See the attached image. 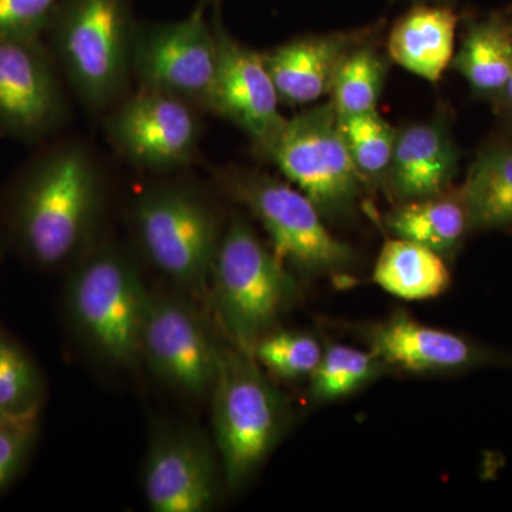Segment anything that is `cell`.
Masks as SVG:
<instances>
[{
    "mask_svg": "<svg viewBox=\"0 0 512 512\" xmlns=\"http://www.w3.org/2000/svg\"><path fill=\"white\" fill-rule=\"evenodd\" d=\"M104 181L96 158L77 141L39 154L10 191L6 225L20 254L45 271L73 268L96 247Z\"/></svg>",
    "mask_w": 512,
    "mask_h": 512,
    "instance_id": "1",
    "label": "cell"
},
{
    "mask_svg": "<svg viewBox=\"0 0 512 512\" xmlns=\"http://www.w3.org/2000/svg\"><path fill=\"white\" fill-rule=\"evenodd\" d=\"M148 298L150 289L133 259L114 245H96L73 266L66 311L94 357L116 369H133L143 363Z\"/></svg>",
    "mask_w": 512,
    "mask_h": 512,
    "instance_id": "2",
    "label": "cell"
},
{
    "mask_svg": "<svg viewBox=\"0 0 512 512\" xmlns=\"http://www.w3.org/2000/svg\"><path fill=\"white\" fill-rule=\"evenodd\" d=\"M50 29V53L76 96L109 111L130 89L137 26L127 0H63Z\"/></svg>",
    "mask_w": 512,
    "mask_h": 512,
    "instance_id": "3",
    "label": "cell"
},
{
    "mask_svg": "<svg viewBox=\"0 0 512 512\" xmlns=\"http://www.w3.org/2000/svg\"><path fill=\"white\" fill-rule=\"evenodd\" d=\"M210 397L222 476L231 490H239L284 437L291 407L252 352L232 343L221 349Z\"/></svg>",
    "mask_w": 512,
    "mask_h": 512,
    "instance_id": "4",
    "label": "cell"
},
{
    "mask_svg": "<svg viewBox=\"0 0 512 512\" xmlns=\"http://www.w3.org/2000/svg\"><path fill=\"white\" fill-rule=\"evenodd\" d=\"M131 227L147 264L177 291L191 298L210 291L222 231L198 188L180 180L147 187L133 202Z\"/></svg>",
    "mask_w": 512,
    "mask_h": 512,
    "instance_id": "5",
    "label": "cell"
},
{
    "mask_svg": "<svg viewBox=\"0 0 512 512\" xmlns=\"http://www.w3.org/2000/svg\"><path fill=\"white\" fill-rule=\"evenodd\" d=\"M210 289L229 342L248 352L276 329L298 295L291 269L238 217L222 232Z\"/></svg>",
    "mask_w": 512,
    "mask_h": 512,
    "instance_id": "6",
    "label": "cell"
},
{
    "mask_svg": "<svg viewBox=\"0 0 512 512\" xmlns=\"http://www.w3.org/2000/svg\"><path fill=\"white\" fill-rule=\"evenodd\" d=\"M221 183L261 222L272 252L291 271L343 275L355 265V252L336 238L318 207L302 191L271 175L224 171Z\"/></svg>",
    "mask_w": 512,
    "mask_h": 512,
    "instance_id": "7",
    "label": "cell"
},
{
    "mask_svg": "<svg viewBox=\"0 0 512 512\" xmlns=\"http://www.w3.org/2000/svg\"><path fill=\"white\" fill-rule=\"evenodd\" d=\"M265 156L326 218L348 217L365 187L332 103L286 119Z\"/></svg>",
    "mask_w": 512,
    "mask_h": 512,
    "instance_id": "8",
    "label": "cell"
},
{
    "mask_svg": "<svg viewBox=\"0 0 512 512\" xmlns=\"http://www.w3.org/2000/svg\"><path fill=\"white\" fill-rule=\"evenodd\" d=\"M221 349L191 296L150 291L141 357L165 386L191 399L211 396Z\"/></svg>",
    "mask_w": 512,
    "mask_h": 512,
    "instance_id": "9",
    "label": "cell"
},
{
    "mask_svg": "<svg viewBox=\"0 0 512 512\" xmlns=\"http://www.w3.org/2000/svg\"><path fill=\"white\" fill-rule=\"evenodd\" d=\"M218 66V39L202 6L177 22L137 26L133 80L207 110Z\"/></svg>",
    "mask_w": 512,
    "mask_h": 512,
    "instance_id": "10",
    "label": "cell"
},
{
    "mask_svg": "<svg viewBox=\"0 0 512 512\" xmlns=\"http://www.w3.org/2000/svg\"><path fill=\"white\" fill-rule=\"evenodd\" d=\"M198 110L188 101L137 87L106 111L107 136L137 167L173 173L197 157L202 128Z\"/></svg>",
    "mask_w": 512,
    "mask_h": 512,
    "instance_id": "11",
    "label": "cell"
},
{
    "mask_svg": "<svg viewBox=\"0 0 512 512\" xmlns=\"http://www.w3.org/2000/svg\"><path fill=\"white\" fill-rule=\"evenodd\" d=\"M220 466L200 431L180 424L153 426L143 490L154 512H207L220 495Z\"/></svg>",
    "mask_w": 512,
    "mask_h": 512,
    "instance_id": "12",
    "label": "cell"
},
{
    "mask_svg": "<svg viewBox=\"0 0 512 512\" xmlns=\"http://www.w3.org/2000/svg\"><path fill=\"white\" fill-rule=\"evenodd\" d=\"M64 117L59 67L40 37L0 39V137L40 140Z\"/></svg>",
    "mask_w": 512,
    "mask_h": 512,
    "instance_id": "13",
    "label": "cell"
},
{
    "mask_svg": "<svg viewBox=\"0 0 512 512\" xmlns=\"http://www.w3.org/2000/svg\"><path fill=\"white\" fill-rule=\"evenodd\" d=\"M218 66L207 110L241 128L265 154L284 128L278 92L266 67L264 53L237 42L221 20L214 19Z\"/></svg>",
    "mask_w": 512,
    "mask_h": 512,
    "instance_id": "14",
    "label": "cell"
},
{
    "mask_svg": "<svg viewBox=\"0 0 512 512\" xmlns=\"http://www.w3.org/2000/svg\"><path fill=\"white\" fill-rule=\"evenodd\" d=\"M362 336L387 370L412 375L466 372L495 360L490 350L457 333L424 325L406 312L367 326Z\"/></svg>",
    "mask_w": 512,
    "mask_h": 512,
    "instance_id": "15",
    "label": "cell"
},
{
    "mask_svg": "<svg viewBox=\"0 0 512 512\" xmlns=\"http://www.w3.org/2000/svg\"><path fill=\"white\" fill-rule=\"evenodd\" d=\"M362 42L359 33H329L298 37L264 53L281 103L311 104L329 94L343 59Z\"/></svg>",
    "mask_w": 512,
    "mask_h": 512,
    "instance_id": "16",
    "label": "cell"
},
{
    "mask_svg": "<svg viewBox=\"0 0 512 512\" xmlns=\"http://www.w3.org/2000/svg\"><path fill=\"white\" fill-rule=\"evenodd\" d=\"M457 151L439 123L413 124L397 131L384 184L399 202L436 197L450 190L457 173Z\"/></svg>",
    "mask_w": 512,
    "mask_h": 512,
    "instance_id": "17",
    "label": "cell"
},
{
    "mask_svg": "<svg viewBox=\"0 0 512 512\" xmlns=\"http://www.w3.org/2000/svg\"><path fill=\"white\" fill-rule=\"evenodd\" d=\"M457 15L440 6H417L390 32V59L407 72L437 83L453 62Z\"/></svg>",
    "mask_w": 512,
    "mask_h": 512,
    "instance_id": "18",
    "label": "cell"
},
{
    "mask_svg": "<svg viewBox=\"0 0 512 512\" xmlns=\"http://www.w3.org/2000/svg\"><path fill=\"white\" fill-rule=\"evenodd\" d=\"M373 281L396 298L419 302L446 293L451 274L444 256L417 242L394 237L384 242Z\"/></svg>",
    "mask_w": 512,
    "mask_h": 512,
    "instance_id": "19",
    "label": "cell"
},
{
    "mask_svg": "<svg viewBox=\"0 0 512 512\" xmlns=\"http://www.w3.org/2000/svg\"><path fill=\"white\" fill-rule=\"evenodd\" d=\"M386 225L394 237L417 242L441 256L456 251L470 231L460 191L399 202L387 215Z\"/></svg>",
    "mask_w": 512,
    "mask_h": 512,
    "instance_id": "20",
    "label": "cell"
},
{
    "mask_svg": "<svg viewBox=\"0 0 512 512\" xmlns=\"http://www.w3.org/2000/svg\"><path fill=\"white\" fill-rule=\"evenodd\" d=\"M470 229L512 227V147H495L477 158L461 187Z\"/></svg>",
    "mask_w": 512,
    "mask_h": 512,
    "instance_id": "21",
    "label": "cell"
},
{
    "mask_svg": "<svg viewBox=\"0 0 512 512\" xmlns=\"http://www.w3.org/2000/svg\"><path fill=\"white\" fill-rule=\"evenodd\" d=\"M451 63L476 92L501 94L512 70V30L497 20L471 26Z\"/></svg>",
    "mask_w": 512,
    "mask_h": 512,
    "instance_id": "22",
    "label": "cell"
},
{
    "mask_svg": "<svg viewBox=\"0 0 512 512\" xmlns=\"http://www.w3.org/2000/svg\"><path fill=\"white\" fill-rule=\"evenodd\" d=\"M386 370L372 350L333 343L323 349L319 365L309 377V397L315 403L342 399L379 379Z\"/></svg>",
    "mask_w": 512,
    "mask_h": 512,
    "instance_id": "23",
    "label": "cell"
},
{
    "mask_svg": "<svg viewBox=\"0 0 512 512\" xmlns=\"http://www.w3.org/2000/svg\"><path fill=\"white\" fill-rule=\"evenodd\" d=\"M386 76V59L375 47L365 42L353 47L340 64L330 90V103L339 117L377 111Z\"/></svg>",
    "mask_w": 512,
    "mask_h": 512,
    "instance_id": "24",
    "label": "cell"
},
{
    "mask_svg": "<svg viewBox=\"0 0 512 512\" xmlns=\"http://www.w3.org/2000/svg\"><path fill=\"white\" fill-rule=\"evenodd\" d=\"M45 380L35 360L0 329V413L12 419L39 417Z\"/></svg>",
    "mask_w": 512,
    "mask_h": 512,
    "instance_id": "25",
    "label": "cell"
},
{
    "mask_svg": "<svg viewBox=\"0 0 512 512\" xmlns=\"http://www.w3.org/2000/svg\"><path fill=\"white\" fill-rule=\"evenodd\" d=\"M343 137L366 184H382L392 163L397 131L377 111L340 117Z\"/></svg>",
    "mask_w": 512,
    "mask_h": 512,
    "instance_id": "26",
    "label": "cell"
},
{
    "mask_svg": "<svg viewBox=\"0 0 512 512\" xmlns=\"http://www.w3.org/2000/svg\"><path fill=\"white\" fill-rule=\"evenodd\" d=\"M323 348L309 333L274 329L256 342L252 355L271 377L298 380L311 377Z\"/></svg>",
    "mask_w": 512,
    "mask_h": 512,
    "instance_id": "27",
    "label": "cell"
},
{
    "mask_svg": "<svg viewBox=\"0 0 512 512\" xmlns=\"http://www.w3.org/2000/svg\"><path fill=\"white\" fill-rule=\"evenodd\" d=\"M63 0H0V39L40 37Z\"/></svg>",
    "mask_w": 512,
    "mask_h": 512,
    "instance_id": "28",
    "label": "cell"
},
{
    "mask_svg": "<svg viewBox=\"0 0 512 512\" xmlns=\"http://www.w3.org/2000/svg\"><path fill=\"white\" fill-rule=\"evenodd\" d=\"M37 434V417L0 424V493L13 483L28 461Z\"/></svg>",
    "mask_w": 512,
    "mask_h": 512,
    "instance_id": "29",
    "label": "cell"
},
{
    "mask_svg": "<svg viewBox=\"0 0 512 512\" xmlns=\"http://www.w3.org/2000/svg\"><path fill=\"white\" fill-rule=\"evenodd\" d=\"M501 96L504 97V100L507 103H510L512 106V70L510 74V79H508L507 84H505L503 92H501Z\"/></svg>",
    "mask_w": 512,
    "mask_h": 512,
    "instance_id": "30",
    "label": "cell"
},
{
    "mask_svg": "<svg viewBox=\"0 0 512 512\" xmlns=\"http://www.w3.org/2000/svg\"><path fill=\"white\" fill-rule=\"evenodd\" d=\"M12 420V417L5 416V414L0 413V424L5 423V421Z\"/></svg>",
    "mask_w": 512,
    "mask_h": 512,
    "instance_id": "31",
    "label": "cell"
},
{
    "mask_svg": "<svg viewBox=\"0 0 512 512\" xmlns=\"http://www.w3.org/2000/svg\"><path fill=\"white\" fill-rule=\"evenodd\" d=\"M208 2H217V0H201L202 5H204V3H208Z\"/></svg>",
    "mask_w": 512,
    "mask_h": 512,
    "instance_id": "32",
    "label": "cell"
},
{
    "mask_svg": "<svg viewBox=\"0 0 512 512\" xmlns=\"http://www.w3.org/2000/svg\"><path fill=\"white\" fill-rule=\"evenodd\" d=\"M0 258H2V242H0Z\"/></svg>",
    "mask_w": 512,
    "mask_h": 512,
    "instance_id": "33",
    "label": "cell"
}]
</instances>
